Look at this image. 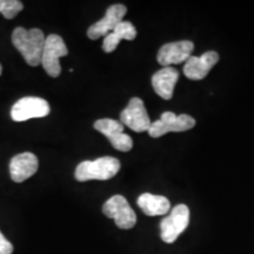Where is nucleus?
<instances>
[{
	"mask_svg": "<svg viewBox=\"0 0 254 254\" xmlns=\"http://www.w3.org/2000/svg\"><path fill=\"white\" fill-rule=\"evenodd\" d=\"M50 105L38 97H25L18 100L11 109V118L14 122H26L33 118H44L50 114Z\"/></svg>",
	"mask_w": 254,
	"mask_h": 254,
	"instance_id": "7",
	"label": "nucleus"
},
{
	"mask_svg": "<svg viewBox=\"0 0 254 254\" xmlns=\"http://www.w3.org/2000/svg\"><path fill=\"white\" fill-rule=\"evenodd\" d=\"M94 128L106 136L116 150L128 152L133 147V140L124 133V125L114 119H99L94 123Z\"/></svg>",
	"mask_w": 254,
	"mask_h": 254,
	"instance_id": "8",
	"label": "nucleus"
},
{
	"mask_svg": "<svg viewBox=\"0 0 254 254\" xmlns=\"http://www.w3.org/2000/svg\"><path fill=\"white\" fill-rule=\"evenodd\" d=\"M219 62V56L214 51L206 52L201 57H190L185 66L184 74L190 80H201L208 74L211 68Z\"/></svg>",
	"mask_w": 254,
	"mask_h": 254,
	"instance_id": "13",
	"label": "nucleus"
},
{
	"mask_svg": "<svg viewBox=\"0 0 254 254\" xmlns=\"http://www.w3.org/2000/svg\"><path fill=\"white\" fill-rule=\"evenodd\" d=\"M195 126V120L189 114L177 116L173 112H164L160 119L152 123L148 128V134L152 138H160L168 132H184L192 129Z\"/></svg>",
	"mask_w": 254,
	"mask_h": 254,
	"instance_id": "5",
	"label": "nucleus"
},
{
	"mask_svg": "<svg viewBox=\"0 0 254 254\" xmlns=\"http://www.w3.org/2000/svg\"><path fill=\"white\" fill-rule=\"evenodd\" d=\"M45 40L46 38L39 28L26 30L24 27H17L12 33V43L30 66L41 64Z\"/></svg>",
	"mask_w": 254,
	"mask_h": 254,
	"instance_id": "1",
	"label": "nucleus"
},
{
	"mask_svg": "<svg viewBox=\"0 0 254 254\" xmlns=\"http://www.w3.org/2000/svg\"><path fill=\"white\" fill-rule=\"evenodd\" d=\"M103 212L107 218L114 219L116 225L122 230H129L134 227L136 215L123 195H113L105 202Z\"/></svg>",
	"mask_w": 254,
	"mask_h": 254,
	"instance_id": "6",
	"label": "nucleus"
},
{
	"mask_svg": "<svg viewBox=\"0 0 254 254\" xmlns=\"http://www.w3.org/2000/svg\"><path fill=\"white\" fill-rule=\"evenodd\" d=\"M23 8V2L19 0H0V13L6 19H13Z\"/></svg>",
	"mask_w": 254,
	"mask_h": 254,
	"instance_id": "17",
	"label": "nucleus"
},
{
	"mask_svg": "<svg viewBox=\"0 0 254 254\" xmlns=\"http://www.w3.org/2000/svg\"><path fill=\"white\" fill-rule=\"evenodd\" d=\"M127 12L126 6L122 4L112 5L107 8L106 14L103 19H100L99 21L91 25L90 28L87 30V36L92 40L99 39L100 37H106L107 34H110L117 25L122 23L123 18L125 17Z\"/></svg>",
	"mask_w": 254,
	"mask_h": 254,
	"instance_id": "11",
	"label": "nucleus"
},
{
	"mask_svg": "<svg viewBox=\"0 0 254 254\" xmlns=\"http://www.w3.org/2000/svg\"><path fill=\"white\" fill-rule=\"evenodd\" d=\"M193 50H194V45L190 40L165 44L159 50L157 60L164 67H170V65H172V64H182L187 62L190 57H192Z\"/></svg>",
	"mask_w": 254,
	"mask_h": 254,
	"instance_id": "10",
	"label": "nucleus"
},
{
	"mask_svg": "<svg viewBox=\"0 0 254 254\" xmlns=\"http://www.w3.org/2000/svg\"><path fill=\"white\" fill-rule=\"evenodd\" d=\"M39 160L31 152L14 155L9 161V174L14 183H23L38 171Z\"/></svg>",
	"mask_w": 254,
	"mask_h": 254,
	"instance_id": "12",
	"label": "nucleus"
},
{
	"mask_svg": "<svg viewBox=\"0 0 254 254\" xmlns=\"http://www.w3.org/2000/svg\"><path fill=\"white\" fill-rule=\"evenodd\" d=\"M138 206L146 215L155 217V215H164L168 213L171 208V202L164 195L144 193L138 198Z\"/></svg>",
	"mask_w": 254,
	"mask_h": 254,
	"instance_id": "16",
	"label": "nucleus"
},
{
	"mask_svg": "<svg viewBox=\"0 0 254 254\" xmlns=\"http://www.w3.org/2000/svg\"><path fill=\"white\" fill-rule=\"evenodd\" d=\"M120 170V161L117 158L103 157L95 160L82 161L75 168L74 177L78 182L88 180H109L116 177Z\"/></svg>",
	"mask_w": 254,
	"mask_h": 254,
	"instance_id": "2",
	"label": "nucleus"
},
{
	"mask_svg": "<svg viewBox=\"0 0 254 254\" xmlns=\"http://www.w3.org/2000/svg\"><path fill=\"white\" fill-rule=\"evenodd\" d=\"M120 123L134 132L148 131L152 123L140 98H132L129 100L126 109L120 113Z\"/></svg>",
	"mask_w": 254,
	"mask_h": 254,
	"instance_id": "9",
	"label": "nucleus"
},
{
	"mask_svg": "<svg viewBox=\"0 0 254 254\" xmlns=\"http://www.w3.org/2000/svg\"><path fill=\"white\" fill-rule=\"evenodd\" d=\"M179 80V72L173 67H163L152 77V86L155 93L165 100L172 99L174 86Z\"/></svg>",
	"mask_w": 254,
	"mask_h": 254,
	"instance_id": "14",
	"label": "nucleus"
},
{
	"mask_svg": "<svg viewBox=\"0 0 254 254\" xmlns=\"http://www.w3.org/2000/svg\"><path fill=\"white\" fill-rule=\"evenodd\" d=\"M190 224V209L186 205H177L168 217L160 222V236L166 244H172Z\"/></svg>",
	"mask_w": 254,
	"mask_h": 254,
	"instance_id": "4",
	"label": "nucleus"
},
{
	"mask_svg": "<svg viewBox=\"0 0 254 254\" xmlns=\"http://www.w3.org/2000/svg\"><path fill=\"white\" fill-rule=\"evenodd\" d=\"M67 55L68 50L62 37L58 34H50L46 38L43 56H41V65L50 77H59L62 73L59 59Z\"/></svg>",
	"mask_w": 254,
	"mask_h": 254,
	"instance_id": "3",
	"label": "nucleus"
},
{
	"mask_svg": "<svg viewBox=\"0 0 254 254\" xmlns=\"http://www.w3.org/2000/svg\"><path fill=\"white\" fill-rule=\"evenodd\" d=\"M136 37V30L129 21H122L117 25L116 28L105 37L103 43V50L106 53L113 52L122 40H133Z\"/></svg>",
	"mask_w": 254,
	"mask_h": 254,
	"instance_id": "15",
	"label": "nucleus"
},
{
	"mask_svg": "<svg viewBox=\"0 0 254 254\" xmlns=\"http://www.w3.org/2000/svg\"><path fill=\"white\" fill-rule=\"evenodd\" d=\"M13 253V245H12L0 232V254H12Z\"/></svg>",
	"mask_w": 254,
	"mask_h": 254,
	"instance_id": "18",
	"label": "nucleus"
},
{
	"mask_svg": "<svg viewBox=\"0 0 254 254\" xmlns=\"http://www.w3.org/2000/svg\"><path fill=\"white\" fill-rule=\"evenodd\" d=\"M1 72H2V66L0 65V75H1Z\"/></svg>",
	"mask_w": 254,
	"mask_h": 254,
	"instance_id": "19",
	"label": "nucleus"
}]
</instances>
